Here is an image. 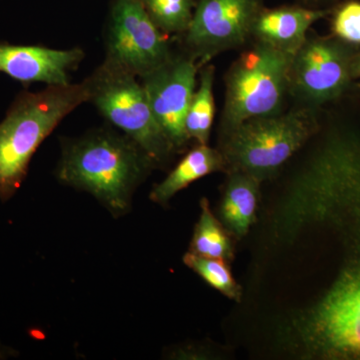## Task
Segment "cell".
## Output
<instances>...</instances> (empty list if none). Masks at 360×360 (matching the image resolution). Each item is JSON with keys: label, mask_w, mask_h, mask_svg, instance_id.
<instances>
[{"label": "cell", "mask_w": 360, "mask_h": 360, "mask_svg": "<svg viewBox=\"0 0 360 360\" xmlns=\"http://www.w3.org/2000/svg\"><path fill=\"white\" fill-rule=\"evenodd\" d=\"M274 212L326 229L341 250L328 283L286 316L285 347L302 359L360 360V129L329 132Z\"/></svg>", "instance_id": "obj_1"}, {"label": "cell", "mask_w": 360, "mask_h": 360, "mask_svg": "<svg viewBox=\"0 0 360 360\" xmlns=\"http://www.w3.org/2000/svg\"><path fill=\"white\" fill-rule=\"evenodd\" d=\"M153 160L127 135L99 129L65 144L58 176L63 184L89 191L111 212H127L135 187Z\"/></svg>", "instance_id": "obj_2"}, {"label": "cell", "mask_w": 360, "mask_h": 360, "mask_svg": "<svg viewBox=\"0 0 360 360\" xmlns=\"http://www.w3.org/2000/svg\"><path fill=\"white\" fill-rule=\"evenodd\" d=\"M89 89L82 84L49 85L21 92L0 123V198L8 200L22 184L28 165L44 139L82 103Z\"/></svg>", "instance_id": "obj_3"}, {"label": "cell", "mask_w": 360, "mask_h": 360, "mask_svg": "<svg viewBox=\"0 0 360 360\" xmlns=\"http://www.w3.org/2000/svg\"><path fill=\"white\" fill-rule=\"evenodd\" d=\"M314 131L309 110L251 118L226 135L221 153L231 172H245L262 182L278 172Z\"/></svg>", "instance_id": "obj_4"}, {"label": "cell", "mask_w": 360, "mask_h": 360, "mask_svg": "<svg viewBox=\"0 0 360 360\" xmlns=\"http://www.w3.org/2000/svg\"><path fill=\"white\" fill-rule=\"evenodd\" d=\"M295 54L258 41L234 63L226 78L225 136L246 120L279 113Z\"/></svg>", "instance_id": "obj_5"}, {"label": "cell", "mask_w": 360, "mask_h": 360, "mask_svg": "<svg viewBox=\"0 0 360 360\" xmlns=\"http://www.w3.org/2000/svg\"><path fill=\"white\" fill-rule=\"evenodd\" d=\"M84 82L89 103L132 139L155 165L169 158L174 146L156 120L141 80L103 61Z\"/></svg>", "instance_id": "obj_6"}, {"label": "cell", "mask_w": 360, "mask_h": 360, "mask_svg": "<svg viewBox=\"0 0 360 360\" xmlns=\"http://www.w3.org/2000/svg\"><path fill=\"white\" fill-rule=\"evenodd\" d=\"M172 56L167 34L151 20L141 0L113 1L104 63L141 78Z\"/></svg>", "instance_id": "obj_7"}, {"label": "cell", "mask_w": 360, "mask_h": 360, "mask_svg": "<svg viewBox=\"0 0 360 360\" xmlns=\"http://www.w3.org/2000/svg\"><path fill=\"white\" fill-rule=\"evenodd\" d=\"M354 59L347 45L338 40L307 39L293 58L290 87L312 105L335 101L352 79Z\"/></svg>", "instance_id": "obj_8"}, {"label": "cell", "mask_w": 360, "mask_h": 360, "mask_svg": "<svg viewBox=\"0 0 360 360\" xmlns=\"http://www.w3.org/2000/svg\"><path fill=\"white\" fill-rule=\"evenodd\" d=\"M259 13L258 0H200L184 32L189 56L205 65L219 52L243 44Z\"/></svg>", "instance_id": "obj_9"}, {"label": "cell", "mask_w": 360, "mask_h": 360, "mask_svg": "<svg viewBox=\"0 0 360 360\" xmlns=\"http://www.w3.org/2000/svg\"><path fill=\"white\" fill-rule=\"evenodd\" d=\"M198 66L191 56L174 54L165 65L139 78L156 120L175 149L188 141L186 117L195 91Z\"/></svg>", "instance_id": "obj_10"}, {"label": "cell", "mask_w": 360, "mask_h": 360, "mask_svg": "<svg viewBox=\"0 0 360 360\" xmlns=\"http://www.w3.org/2000/svg\"><path fill=\"white\" fill-rule=\"evenodd\" d=\"M79 47L54 49L41 45H13L0 42V71L28 85L71 84L70 75L84 60Z\"/></svg>", "instance_id": "obj_11"}, {"label": "cell", "mask_w": 360, "mask_h": 360, "mask_svg": "<svg viewBox=\"0 0 360 360\" xmlns=\"http://www.w3.org/2000/svg\"><path fill=\"white\" fill-rule=\"evenodd\" d=\"M328 11H314L302 7H286L258 13L252 27V34L258 41L265 42L281 49L296 53L307 40L310 26Z\"/></svg>", "instance_id": "obj_12"}, {"label": "cell", "mask_w": 360, "mask_h": 360, "mask_svg": "<svg viewBox=\"0 0 360 360\" xmlns=\"http://www.w3.org/2000/svg\"><path fill=\"white\" fill-rule=\"evenodd\" d=\"M260 184L252 175L233 170L225 184L219 220L231 236L238 240L245 238L257 222Z\"/></svg>", "instance_id": "obj_13"}, {"label": "cell", "mask_w": 360, "mask_h": 360, "mask_svg": "<svg viewBox=\"0 0 360 360\" xmlns=\"http://www.w3.org/2000/svg\"><path fill=\"white\" fill-rule=\"evenodd\" d=\"M227 169L221 151L198 144L189 151L162 182L155 186L150 200L158 205H167L175 194L206 175Z\"/></svg>", "instance_id": "obj_14"}, {"label": "cell", "mask_w": 360, "mask_h": 360, "mask_svg": "<svg viewBox=\"0 0 360 360\" xmlns=\"http://www.w3.org/2000/svg\"><path fill=\"white\" fill-rule=\"evenodd\" d=\"M200 217L194 229L191 251L202 257L217 258L229 262L234 258L231 233L213 214L210 201H200Z\"/></svg>", "instance_id": "obj_15"}, {"label": "cell", "mask_w": 360, "mask_h": 360, "mask_svg": "<svg viewBox=\"0 0 360 360\" xmlns=\"http://www.w3.org/2000/svg\"><path fill=\"white\" fill-rule=\"evenodd\" d=\"M214 68L205 65L200 71V86L194 91L186 117V132L188 139H195L198 144H207L214 118L213 96Z\"/></svg>", "instance_id": "obj_16"}, {"label": "cell", "mask_w": 360, "mask_h": 360, "mask_svg": "<svg viewBox=\"0 0 360 360\" xmlns=\"http://www.w3.org/2000/svg\"><path fill=\"white\" fill-rule=\"evenodd\" d=\"M184 262L187 267L198 274L208 285L219 291L225 297L233 302H241L243 290L232 276L226 262L217 258L202 257L189 251L184 255Z\"/></svg>", "instance_id": "obj_17"}, {"label": "cell", "mask_w": 360, "mask_h": 360, "mask_svg": "<svg viewBox=\"0 0 360 360\" xmlns=\"http://www.w3.org/2000/svg\"><path fill=\"white\" fill-rule=\"evenodd\" d=\"M149 18L165 34L186 32L193 15V0H141Z\"/></svg>", "instance_id": "obj_18"}, {"label": "cell", "mask_w": 360, "mask_h": 360, "mask_svg": "<svg viewBox=\"0 0 360 360\" xmlns=\"http://www.w3.org/2000/svg\"><path fill=\"white\" fill-rule=\"evenodd\" d=\"M333 32L342 41L360 44V2H349L336 13Z\"/></svg>", "instance_id": "obj_19"}, {"label": "cell", "mask_w": 360, "mask_h": 360, "mask_svg": "<svg viewBox=\"0 0 360 360\" xmlns=\"http://www.w3.org/2000/svg\"><path fill=\"white\" fill-rule=\"evenodd\" d=\"M352 77H360V56L354 58L352 65Z\"/></svg>", "instance_id": "obj_20"}]
</instances>
